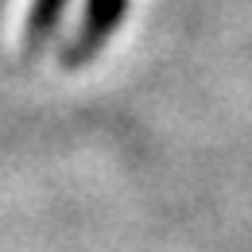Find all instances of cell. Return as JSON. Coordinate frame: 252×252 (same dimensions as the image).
<instances>
[{
    "label": "cell",
    "mask_w": 252,
    "mask_h": 252,
    "mask_svg": "<svg viewBox=\"0 0 252 252\" xmlns=\"http://www.w3.org/2000/svg\"><path fill=\"white\" fill-rule=\"evenodd\" d=\"M125 16H128V0H86L82 24H78V32L70 35V43L59 51V63L66 70L86 66L113 39V32L125 24Z\"/></svg>",
    "instance_id": "obj_1"
},
{
    "label": "cell",
    "mask_w": 252,
    "mask_h": 252,
    "mask_svg": "<svg viewBox=\"0 0 252 252\" xmlns=\"http://www.w3.org/2000/svg\"><path fill=\"white\" fill-rule=\"evenodd\" d=\"M66 4L70 0H32L28 24H24V55L28 59H35L51 43V35L59 32V24H63V16H66Z\"/></svg>",
    "instance_id": "obj_2"
}]
</instances>
